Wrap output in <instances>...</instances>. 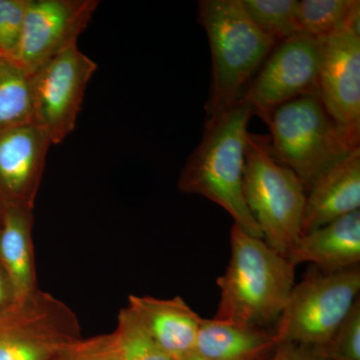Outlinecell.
<instances>
[{
  "mask_svg": "<svg viewBox=\"0 0 360 360\" xmlns=\"http://www.w3.org/2000/svg\"><path fill=\"white\" fill-rule=\"evenodd\" d=\"M276 347L266 329L202 319L194 352L205 360H264Z\"/></svg>",
  "mask_w": 360,
  "mask_h": 360,
  "instance_id": "e0dca14e",
  "label": "cell"
},
{
  "mask_svg": "<svg viewBox=\"0 0 360 360\" xmlns=\"http://www.w3.org/2000/svg\"><path fill=\"white\" fill-rule=\"evenodd\" d=\"M16 304L13 283L6 270L0 264V315L6 314Z\"/></svg>",
  "mask_w": 360,
  "mask_h": 360,
  "instance_id": "484cf974",
  "label": "cell"
},
{
  "mask_svg": "<svg viewBox=\"0 0 360 360\" xmlns=\"http://www.w3.org/2000/svg\"><path fill=\"white\" fill-rule=\"evenodd\" d=\"M79 338L77 315L44 291H34L0 315V360H56Z\"/></svg>",
  "mask_w": 360,
  "mask_h": 360,
  "instance_id": "52a82bcc",
  "label": "cell"
},
{
  "mask_svg": "<svg viewBox=\"0 0 360 360\" xmlns=\"http://www.w3.org/2000/svg\"><path fill=\"white\" fill-rule=\"evenodd\" d=\"M231 255L224 274L217 278L219 309L213 319L266 329L276 326L293 286L295 266L233 224Z\"/></svg>",
  "mask_w": 360,
  "mask_h": 360,
  "instance_id": "7a4b0ae2",
  "label": "cell"
},
{
  "mask_svg": "<svg viewBox=\"0 0 360 360\" xmlns=\"http://www.w3.org/2000/svg\"><path fill=\"white\" fill-rule=\"evenodd\" d=\"M321 41L298 35L279 42L251 79L241 98L264 123L279 106L317 94Z\"/></svg>",
  "mask_w": 360,
  "mask_h": 360,
  "instance_id": "9c48e42d",
  "label": "cell"
},
{
  "mask_svg": "<svg viewBox=\"0 0 360 360\" xmlns=\"http://www.w3.org/2000/svg\"><path fill=\"white\" fill-rule=\"evenodd\" d=\"M198 14L212 54L207 120L238 103L277 44L250 20L240 0H200Z\"/></svg>",
  "mask_w": 360,
  "mask_h": 360,
  "instance_id": "3957f363",
  "label": "cell"
},
{
  "mask_svg": "<svg viewBox=\"0 0 360 360\" xmlns=\"http://www.w3.org/2000/svg\"><path fill=\"white\" fill-rule=\"evenodd\" d=\"M177 360H205V359H202V357L200 356L198 354H195V352H193V354L186 355V356L181 357V359H177Z\"/></svg>",
  "mask_w": 360,
  "mask_h": 360,
  "instance_id": "4316f807",
  "label": "cell"
},
{
  "mask_svg": "<svg viewBox=\"0 0 360 360\" xmlns=\"http://www.w3.org/2000/svg\"><path fill=\"white\" fill-rule=\"evenodd\" d=\"M96 70V63L75 44L30 75L33 122L52 146L75 130L85 90Z\"/></svg>",
  "mask_w": 360,
  "mask_h": 360,
  "instance_id": "ba28073f",
  "label": "cell"
},
{
  "mask_svg": "<svg viewBox=\"0 0 360 360\" xmlns=\"http://www.w3.org/2000/svg\"><path fill=\"white\" fill-rule=\"evenodd\" d=\"M56 360H122L115 331L71 343Z\"/></svg>",
  "mask_w": 360,
  "mask_h": 360,
  "instance_id": "603a6c76",
  "label": "cell"
},
{
  "mask_svg": "<svg viewBox=\"0 0 360 360\" xmlns=\"http://www.w3.org/2000/svg\"><path fill=\"white\" fill-rule=\"evenodd\" d=\"M250 104L240 98L229 110L205 120L202 139L180 172L179 189L217 203L234 224L255 238H262L243 194V174Z\"/></svg>",
  "mask_w": 360,
  "mask_h": 360,
  "instance_id": "6da1fadb",
  "label": "cell"
},
{
  "mask_svg": "<svg viewBox=\"0 0 360 360\" xmlns=\"http://www.w3.org/2000/svg\"><path fill=\"white\" fill-rule=\"evenodd\" d=\"M321 349L326 360H360L359 297L328 345Z\"/></svg>",
  "mask_w": 360,
  "mask_h": 360,
  "instance_id": "7402d4cb",
  "label": "cell"
},
{
  "mask_svg": "<svg viewBox=\"0 0 360 360\" xmlns=\"http://www.w3.org/2000/svg\"><path fill=\"white\" fill-rule=\"evenodd\" d=\"M288 259L295 267L310 264L326 274L359 266V210L302 234Z\"/></svg>",
  "mask_w": 360,
  "mask_h": 360,
  "instance_id": "9a60e30c",
  "label": "cell"
},
{
  "mask_svg": "<svg viewBox=\"0 0 360 360\" xmlns=\"http://www.w3.org/2000/svg\"><path fill=\"white\" fill-rule=\"evenodd\" d=\"M359 0H302L298 23L304 37L323 41L347 30H359Z\"/></svg>",
  "mask_w": 360,
  "mask_h": 360,
  "instance_id": "ac0fdd59",
  "label": "cell"
},
{
  "mask_svg": "<svg viewBox=\"0 0 360 360\" xmlns=\"http://www.w3.org/2000/svg\"><path fill=\"white\" fill-rule=\"evenodd\" d=\"M30 122V75L14 59L0 56V129Z\"/></svg>",
  "mask_w": 360,
  "mask_h": 360,
  "instance_id": "d6986e66",
  "label": "cell"
},
{
  "mask_svg": "<svg viewBox=\"0 0 360 360\" xmlns=\"http://www.w3.org/2000/svg\"><path fill=\"white\" fill-rule=\"evenodd\" d=\"M51 139L34 122L0 129V205L34 208Z\"/></svg>",
  "mask_w": 360,
  "mask_h": 360,
  "instance_id": "7c38bea8",
  "label": "cell"
},
{
  "mask_svg": "<svg viewBox=\"0 0 360 360\" xmlns=\"http://www.w3.org/2000/svg\"><path fill=\"white\" fill-rule=\"evenodd\" d=\"M269 360H326L321 348L284 342L277 345Z\"/></svg>",
  "mask_w": 360,
  "mask_h": 360,
  "instance_id": "d4e9b609",
  "label": "cell"
},
{
  "mask_svg": "<svg viewBox=\"0 0 360 360\" xmlns=\"http://www.w3.org/2000/svg\"><path fill=\"white\" fill-rule=\"evenodd\" d=\"M360 148L319 174L305 196L302 234L359 210Z\"/></svg>",
  "mask_w": 360,
  "mask_h": 360,
  "instance_id": "4fadbf2b",
  "label": "cell"
},
{
  "mask_svg": "<svg viewBox=\"0 0 360 360\" xmlns=\"http://www.w3.org/2000/svg\"><path fill=\"white\" fill-rule=\"evenodd\" d=\"M317 94L348 141L360 142V32L349 30L321 41Z\"/></svg>",
  "mask_w": 360,
  "mask_h": 360,
  "instance_id": "8fae6325",
  "label": "cell"
},
{
  "mask_svg": "<svg viewBox=\"0 0 360 360\" xmlns=\"http://www.w3.org/2000/svg\"><path fill=\"white\" fill-rule=\"evenodd\" d=\"M34 208H4L0 225V264L13 283L16 303L39 290L37 283L32 227Z\"/></svg>",
  "mask_w": 360,
  "mask_h": 360,
  "instance_id": "2e32d148",
  "label": "cell"
},
{
  "mask_svg": "<svg viewBox=\"0 0 360 360\" xmlns=\"http://www.w3.org/2000/svg\"><path fill=\"white\" fill-rule=\"evenodd\" d=\"M255 25L276 44L302 35L296 0H240Z\"/></svg>",
  "mask_w": 360,
  "mask_h": 360,
  "instance_id": "ffe728a7",
  "label": "cell"
},
{
  "mask_svg": "<svg viewBox=\"0 0 360 360\" xmlns=\"http://www.w3.org/2000/svg\"><path fill=\"white\" fill-rule=\"evenodd\" d=\"M266 124L272 158L296 174L305 191L324 170L359 148L329 116L319 94L283 104Z\"/></svg>",
  "mask_w": 360,
  "mask_h": 360,
  "instance_id": "277c9868",
  "label": "cell"
},
{
  "mask_svg": "<svg viewBox=\"0 0 360 360\" xmlns=\"http://www.w3.org/2000/svg\"><path fill=\"white\" fill-rule=\"evenodd\" d=\"M28 0H0V56L14 58Z\"/></svg>",
  "mask_w": 360,
  "mask_h": 360,
  "instance_id": "cb8c5ba5",
  "label": "cell"
},
{
  "mask_svg": "<svg viewBox=\"0 0 360 360\" xmlns=\"http://www.w3.org/2000/svg\"><path fill=\"white\" fill-rule=\"evenodd\" d=\"M127 307L149 336L174 360L193 354L202 317L181 296L130 295Z\"/></svg>",
  "mask_w": 360,
  "mask_h": 360,
  "instance_id": "5bb4252c",
  "label": "cell"
},
{
  "mask_svg": "<svg viewBox=\"0 0 360 360\" xmlns=\"http://www.w3.org/2000/svg\"><path fill=\"white\" fill-rule=\"evenodd\" d=\"M243 194L264 243L288 258L302 236L307 191L296 174L272 158L262 135L248 134Z\"/></svg>",
  "mask_w": 360,
  "mask_h": 360,
  "instance_id": "5b68a950",
  "label": "cell"
},
{
  "mask_svg": "<svg viewBox=\"0 0 360 360\" xmlns=\"http://www.w3.org/2000/svg\"><path fill=\"white\" fill-rule=\"evenodd\" d=\"M2 214H4V208L0 205V225H1L2 222Z\"/></svg>",
  "mask_w": 360,
  "mask_h": 360,
  "instance_id": "83f0119b",
  "label": "cell"
},
{
  "mask_svg": "<svg viewBox=\"0 0 360 360\" xmlns=\"http://www.w3.org/2000/svg\"><path fill=\"white\" fill-rule=\"evenodd\" d=\"M98 6L97 0H28L14 60L32 75L77 44Z\"/></svg>",
  "mask_w": 360,
  "mask_h": 360,
  "instance_id": "30bf717a",
  "label": "cell"
},
{
  "mask_svg": "<svg viewBox=\"0 0 360 360\" xmlns=\"http://www.w3.org/2000/svg\"><path fill=\"white\" fill-rule=\"evenodd\" d=\"M360 267L326 274L314 265L295 284L272 333L277 345L326 347L359 297Z\"/></svg>",
  "mask_w": 360,
  "mask_h": 360,
  "instance_id": "8992f818",
  "label": "cell"
},
{
  "mask_svg": "<svg viewBox=\"0 0 360 360\" xmlns=\"http://www.w3.org/2000/svg\"><path fill=\"white\" fill-rule=\"evenodd\" d=\"M115 333L122 360H174L156 345L127 307L118 314Z\"/></svg>",
  "mask_w": 360,
  "mask_h": 360,
  "instance_id": "44dd1931",
  "label": "cell"
}]
</instances>
